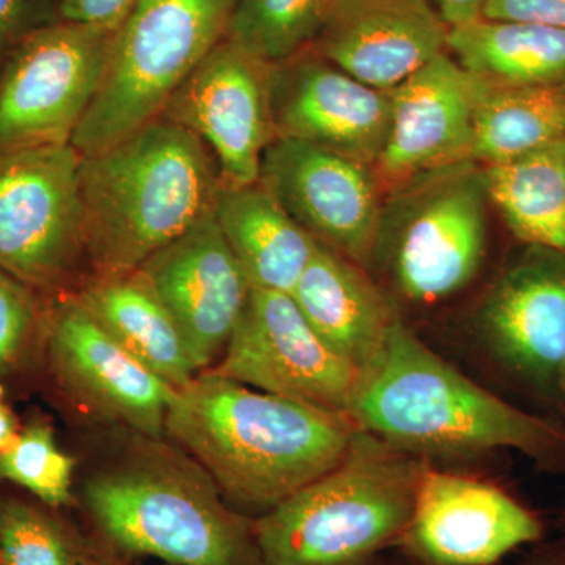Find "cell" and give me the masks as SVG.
I'll list each match as a JSON object with an SVG mask.
<instances>
[{
    "instance_id": "ffe728a7",
    "label": "cell",
    "mask_w": 565,
    "mask_h": 565,
    "mask_svg": "<svg viewBox=\"0 0 565 565\" xmlns=\"http://www.w3.org/2000/svg\"><path fill=\"white\" fill-rule=\"evenodd\" d=\"M289 296L315 332L360 373L381 359L397 315L364 267L318 241Z\"/></svg>"
},
{
    "instance_id": "83f0119b",
    "label": "cell",
    "mask_w": 565,
    "mask_h": 565,
    "mask_svg": "<svg viewBox=\"0 0 565 565\" xmlns=\"http://www.w3.org/2000/svg\"><path fill=\"white\" fill-rule=\"evenodd\" d=\"M0 565H82L62 526L20 501L0 503Z\"/></svg>"
},
{
    "instance_id": "f1b7e54d",
    "label": "cell",
    "mask_w": 565,
    "mask_h": 565,
    "mask_svg": "<svg viewBox=\"0 0 565 565\" xmlns=\"http://www.w3.org/2000/svg\"><path fill=\"white\" fill-rule=\"evenodd\" d=\"M40 323L35 291L0 269V373L21 362Z\"/></svg>"
},
{
    "instance_id": "836d02e7",
    "label": "cell",
    "mask_w": 565,
    "mask_h": 565,
    "mask_svg": "<svg viewBox=\"0 0 565 565\" xmlns=\"http://www.w3.org/2000/svg\"><path fill=\"white\" fill-rule=\"evenodd\" d=\"M18 434V424L13 412L10 411L6 399H3L2 388H0V451L13 440Z\"/></svg>"
},
{
    "instance_id": "d4e9b609",
    "label": "cell",
    "mask_w": 565,
    "mask_h": 565,
    "mask_svg": "<svg viewBox=\"0 0 565 565\" xmlns=\"http://www.w3.org/2000/svg\"><path fill=\"white\" fill-rule=\"evenodd\" d=\"M565 139V79L490 87L475 121L471 161L497 166Z\"/></svg>"
},
{
    "instance_id": "7402d4cb",
    "label": "cell",
    "mask_w": 565,
    "mask_h": 565,
    "mask_svg": "<svg viewBox=\"0 0 565 565\" xmlns=\"http://www.w3.org/2000/svg\"><path fill=\"white\" fill-rule=\"evenodd\" d=\"M214 215L252 289L291 294L318 241L273 193L259 181L241 188L222 185Z\"/></svg>"
},
{
    "instance_id": "ac0fdd59",
    "label": "cell",
    "mask_w": 565,
    "mask_h": 565,
    "mask_svg": "<svg viewBox=\"0 0 565 565\" xmlns=\"http://www.w3.org/2000/svg\"><path fill=\"white\" fill-rule=\"evenodd\" d=\"M180 327L199 371L232 340L252 286L214 212L139 267Z\"/></svg>"
},
{
    "instance_id": "cb8c5ba5",
    "label": "cell",
    "mask_w": 565,
    "mask_h": 565,
    "mask_svg": "<svg viewBox=\"0 0 565 565\" xmlns=\"http://www.w3.org/2000/svg\"><path fill=\"white\" fill-rule=\"evenodd\" d=\"M484 169L489 200L516 239L565 256V139Z\"/></svg>"
},
{
    "instance_id": "5b68a950",
    "label": "cell",
    "mask_w": 565,
    "mask_h": 565,
    "mask_svg": "<svg viewBox=\"0 0 565 565\" xmlns=\"http://www.w3.org/2000/svg\"><path fill=\"white\" fill-rule=\"evenodd\" d=\"M111 544L173 565H262L255 522L237 514L195 460L147 449L85 484Z\"/></svg>"
},
{
    "instance_id": "e0dca14e",
    "label": "cell",
    "mask_w": 565,
    "mask_h": 565,
    "mask_svg": "<svg viewBox=\"0 0 565 565\" xmlns=\"http://www.w3.org/2000/svg\"><path fill=\"white\" fill-rule=\"evenodd\" d=\"M541 535V522L498 487L426 467L401 541L427 565H493Z\"/></svg>"
},
{
    "instance_id": "e575fe53",
    "label": "cell",
    "mask_w": 565,
    "mask_h": 565,
    "mask_svg": "<svg viewBox=\"0 0 565 565\" xmlns=\"http://www.w3.org/2000/svg\"><path fill=\"white\" fill-rule=\"evenodd\" d=\"M82 565H87V564H82Z\"/></svg>"
},
{
    "instance_id": "9a60e30c",
    "label": "cell",
    "mask_w": 565,
    "mask_h": 565,
    "mask_svg": "<svg viewBox=\"0 0 565 565\" xmlns=\"http://www.w3.org/2000/svg\"><path fill=\"white\" fill-rule=\"evenodd\" d=\"M277 139H294L373 167L392 121V95L363 84L313 50L273 66Z\"/></svg>"
},
{
    "instance_id": "8fae6325",
    "label": "cell",
    "mask_w": 565,
    "mask_h": 565,
    "mask_svg": "<svg viewBox=\"0 0 565 565\" xmlns=\"http://www.w3.org/2000/svg\"><path fill=\"white\" fill-rule=\"evenodd\" d=\"M273 63L222 40L185 77L161 117L206 145L225 188L259 180L264 151L275 139Z\"/></svg>"
},
{
    "instance_id": "6da1fadb",
    "label": "cell",
    "mask_w": 565,
    "mask_h": 565,
    "mask_svg": "<svg viewBox=\"0 0 565 565\" xmlns=\"http://www.w3.org/2000/svg\"><path fill=\"white\" fill-rule=\"evenodd\" d=\"M352 416L252 390L204 371L177 390L166 430L223 498L269 512L341 462Z\"/></svg>"
},
{
    "instance_id": "603a6c76",
    "label": "cell",
    "mask_w": 565,
    "mask_h": 565,
    "mask_svg": "<svg viewBox=\"0 0 565 565\" xmlns=\"http://www.w3.org/2000/svg\"><path fill=\"white\" fill-rule=\"evenodd\" d=\"M446 52L489 87L565 79V29L479 18L449 28Z\"/></svg>"
},
{
    "instance_id": "30bf717a",
    "label": "cell",
    "mask_w": 565,
    "mask_h": 565,
    "mask_svg": "<svg viewBox=\"0 0 565 565\" xmlns=\"http://www.w3.org/2000/svg\"><path fill=\"white\" fill-rule=\"evenodd\" d=\"M234 382L352 416L363 374L315 332L289 294L252 289L221 364Z\"/></svg>"
},
{
    "instance_id": "ba28073f",
    "label": "cell",
    "mask_w": 565,
    "mask_h": 565,
    "mask_svg": "<svg viewBox=\"0 0 565 565\" xmlns=\"http://www.w3.org/2000/svg\"><path fill=\"white\" fill-rule=\"evenodd\" d=\"M81 158L71 143L0 152V269L33 291H61L88 264Z\"/></svg>"
},
{
    "instance_id": "52a82bcc",
    "label": "cell",
    "mask_w": 565,
    "mask_h": 565,
    "mask_svg": "<svg viewBox=\"0 0 565 565\" xmlns=\"http://www.w3.org/2000/svg\"><path fill=\"white\" fill-rule=\"evenodd\" d=\"M484 166L452 163L386 193L374 264H384L397 292L429 303L465 288L487 248Z\"/></svg>"
},
{
    "instance_id": "5bb4252c",
    "label": "cell",
    "mask_w": 565,
    "mask_h": 565,
    "mask_svg": "<svg viewBox=\"0 0 565 565\" xmlns=\"http://www.w3.org/2000/svg\"><path fill=\"white\" fill-rule=\"evenodd\" d=\"M46 332L52 367L77 401L147 437H161L177 388L126 351L74 294L51 308Z\"/></svg>"
},
{
    "instance_id": "4dcf8cb0",
    "label": "cell",
    "mask_w": 565,
    "mask_h": 565,
    "mask_svg": "<svg viewBox=\"0 0 565 565\" xmlns=\"http://www.w3.org/2000/svg\"><path fill=\"white\" fill-rule=\"evenodd\" d=\"M482 18L565 29V0H486Z\"/></svg>"
},
{
    "instance_id": "3957f363",
    "label": "cell",
    "mask_w": 565,
    "mask_h": 565,
    "mask_svg": "<svg viewBox=\"0 0 565 565\" xmlns=\"http://www.w3.org/2000/svg\"><path fill=\"white\" fill-rule=\"evenodd\" d=\"M362 429L411 455L519 449L565 463V429L526 414L455 370L399 318L385 351L363 375L352 407Z\"/></svg>"
},
{
    "instance_id": "277c9868",
    "label": "cell",
    "mask_w": 565,
    "mask_h": 565,
    "mask_svg": "<svg viewBox=\"0 0 565 565\" xmlns=\"http://www.w3.org/2000/svg\"><path fill=\"white\" fill-rule=\"evenodd\" d=\"M422 460L360 427L341 462L255 520L262 565H360L401 541Z\"/></svg>"
},
{
    "instance_id": "4fadbf2b",
    "label": "cell",
    "mask_w": 565,
    "mask_h": 565,
    "mask_svg": "<svg viewBox=\"0 0 565 565\" xmlns=\"http://www.w3.org/2000/svg\"><path fill=\"white\" fill-rule=\"evenodd\" d=\"M476 327L505 370L565 394V256L526 245L486 294Z\"/></svg>"
},
{
    "instance_id": "484cf974",
    "label": "cell",
    "mask_w": 565,
    "mask_h": 565,
    "mask_svg": "<svg viewBox=\"0 0 565 565\" xmlns=\"http://www.w3.org/2000/svg\"><path fill=\"white\" fill-rule=\"evenodd\" d=\"M337 0H234L226 40L277 63L310 50Z\"/></svg>"
},
{
    "instance_id": "2e32d148",
    "label": "cell",
    "mask_w": 565,
    "mask_h": 565,
    "mask_svg": "<svg viewBox=\"0 0 565 565\" xmlns=\"http://www.w3.org/2000/svg\"><path fill=\"white\" fill-rule=\"evenodd\" d=\"M489 88L441 52L390 90L392 121L374 166L385 195L418 174L471 161L476 115Z\"/></svg>"
},
{
    "instance_id": "4316f807",
    "label": "cell",
    "mask_w": 565,
    "mask_h": 565,
    "mask_svg": "<svg viewBox=\"0 0 565 565\" xmlns=\"http://www.w3.org/2000/svg\"><path fill=\"white\" fill-rule=\"evenodd\" d=\"M76 460L55 444L50 424L33 422L0 451V479L24 487L52 508L68 504Z\"/></svg>"
},
{
    "instance_id": "8992f818",
    "label": "cell",
    "mask_w": 565,
    "mask_h": 565,
    "mask_svg": "<svg viewBox=\"0 0 565 565\" xmlns=\"http://www.w3.org/2000/svg\"><path fill=\"white\" fill-rule=\"evenodd\" d=\"M233 3L137 0L115 29L98 90L71 145L93 154L161 117L185 77L225 40Z\"/></svg>"
},
{
    "instance_id": "f546056e",
    "label": "cell",
    "mask_w": 565,
    "mask_h": 565,
    "mask_svg": "<svg viewBox=\"0 0 565 565\" xmlns=\"http://www.w3.org/2000/svg\"><path fill=\"white\" fill-rule=\"evenodd\" d=\"M136 3L137 0H51V21L115 31Z\"/></svg>"
},
{
    "instance_id": "d6986e66",
    "label": "cell",
    "mask_w": 565,
    "mask_h": 565,
    "mask_svg": "<svg viewBox=\"0 0 565 565\" xmlns=\"http://www.w3.org/2000/svg\"><path fill=\"white\" fill-rule=\"evenodd\" d=\"M448 32L430 0H337L311 50L363 84L392 90L446 52Z\"/></svg>"
},
{
    "instance_id": "44dd1931",
    "label": "cell",
    "mask_w": 565,
    "mask_h": 565,
    "mask_svg": "<svg viewBox=\"0 0 565 565\" xmlns=\"http://www.w3.org/2000/svg\"><path fill=\"white\" fill-rule=\"evenodd\" d=\"M74 296L126 351L173 388L200 374L184 334L140 269L93 274Z\"/></svg>"
},
{
    "instance_id": "1f68e13d",
    "label": "cell",
    "mask_w": 565,
    "mask_h": 565,
    "mask_svg": "<svg viewBox=\"0 0 565 565\" xmlns=\"http://www.w3.org/2000/svg\"><path fill=\"white\" fill-rule=\"evenodd\" d=\"M40 0H0V62L11 47L44 21Z\"/></svg>"
},
{
    "instance_id": "7c38bea8",
    "label": "cell",
    "mask_w": 565,
    "mask_h": 565,
    "mask_svg": "<svg viewBox=\"0 0 565 565\" xmlns=\"http://www.w3.org/2000/svg\"><path fill=\"white\" fill-rule=\"evenodd\" d=\"M258 181L316 241L373 267L385 200L373 167L307 141L275 139Z\"/></svg>"
},
{
    "instance_id": "d6a6232c",
    "label": "cell",
    "mask_w": 565,
    "mask_h": 565,
    "mask_svg": "<svg viewBox=\"0 0 565 565\" xmlns=\"http://www.w3.org/2000/svg\"><path fill=\"white\" fill-rule=\"evenodd\" d=\"M430 3L449 28H456L482 18L486 0H430Z\"/></svg>"
},
{
    "instance_id": "9c48e42d",
    "label": "cell",
    "mask_w": 565,
    "mask_h": 565,
    "mask_svg": "<svg viewBox=\"0 0 565 565\" xmlns=\"http://www.w3.org/2000/svg\"><path fill=\"white\" fill-rule=\"evenodd\" d=\"M115 31L51 21L0 62V152L68 145L95 98Z\"/></svg>"
},
{
    "instance_id": "7a4b0ae2",
    "label": "cell",
    "mask_w": 565,
    "mask_h": 565,
    "mask_svg": "<svg viewBox=\"0 0 565 565\" xmlns=\"http://www.w3.org/2000/svg\"><path fill=\"white\" fill-rule=\"evenodd\" d=\"M222 185L206 145L162 117L106 150L82 154V214L93 274L139 269L214 212Z\"/></svg>"
}]
</instances>
